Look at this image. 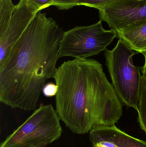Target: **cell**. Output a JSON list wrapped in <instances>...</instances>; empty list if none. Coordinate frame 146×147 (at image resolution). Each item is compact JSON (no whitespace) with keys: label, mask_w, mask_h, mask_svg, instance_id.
<instances>
[{"label":"cell","mask_w":146,"mask_h":147,"mask_svg":"<svg viewBox=\"0 0 146 147\" xmlns=\"http://www.w3.org/2000/svg\"><path fill=\"white\" fill-rule=\"evenodd\" d=\"M138 1H144V0H138Z\"/></svg>","instance_id":"ac0fdd59"},{"label":"cell","mask_w":146,"mask_h":147,"mask_svg":"<svg viewBox=\"0 0 146 147\" xmlns=\"http://www.w3.org/2000/svg\"><path fill=\"white\" fill-rule=\"evenodd\" d=\"M117 37L137 53L146 51V20L116 31Z\"/></svg>","instance_id":"9c48e42d"},{"label":"cell","mask_w":146,"mask_h":147,"mask_svg":"<svg viewBox=\"0 0 146 147\" xmlns=\"http://www.w3.org/2000/svg\"><path fill=\"white\" fill-rule=\"evenodd\" d=\"M60 120L51 105L41 104L0 147H46L61 137Z\"/></svg>","instance_id":"3957f363"},{"label":"cell","mask_w":146,"mask_h":147,"mask_svg":"<svg viewBox=\"0 0 146 147\" xmlns=\"http://www.w3.org/2000/svg\"><path fill=\"white\" fill-rule=\"evenodd\" d=\"M121 1V0H78L76 6L83 5L100 10Z\"/></svg>","instance_id":"7c38bea8"},{"label":"cell","mask_w":146,"mask_h":147,"mask_svg":"<svg viewBox=\"0 0 146 147\" xmlns=\"http://www.w3.org/2000/svg\"><path fill=\"white\" fill-rule=\"evenodd\" d=\"M100 20L116 31L146 20V0H121L99 10Z\"/></svg>","instance_id":"52a82bcc"},{"label":"cell","mask_w":146,"mask_h":147,"mask_svg":"<svg viewBox=\"0 0 146 147\" xmlns=\"http://www.w3.org/2000/svg\"><path fill=\"white\" fill-rule=\"evenodd\" d=\"M117 37L114 29L105 30L102 21L89 26H76L64 32L59 47V58L85 59L97 55Z\"/></svg>","instance_id":"5b68a950"},{"label":"cell","mask_w":146,"mask_h":147,"mask_svg":"<svg viewBox=\"0 0 146 147\" xmlns=\"http://www.w3.org/2000/svg\"><path fill=\"white\" fill-rule=\"evenodd\" d=\"M57 90V85L53 83H49L44 86L43 89V92L45 96L51 97L55 96Z\"/></svg>","instance_id":"9a60e30c"},{"label":"cell","mask_w":146,"mask_h":147,"mask_svg":"<svg viewBox=\"0 0 146 147\" xmlns=\"http://www.w3.org/2000/svg\"><path fill=\"white\" fill-rule=\"evenodd\" d=\"M136 53L121 40L112 50L105 51L106 65L112 85L123 103L138 109L141 75L139 69L134 65Z\"/></svg>","instance_id":"277c9868"},{"label":"cell","mask_w":146,"mask_h":147,"mask_svg":"<svg viewBox=\"0 0 146 147\" xmlns=\"http://www.w3.org/2000/svg\"><path fill=\"white\" fill-rule=\"evenodd\" d=\"M93 147H97V146H95V145H93Z\"/></svg>","instance_id":"e0dca14e"},{"label":"cell","mask_w":146,"mask_h":147,"mask_svg":"<svg viewBox=\"0 0 146 147\" xmlns=\"http://www.w3.org/2000/svg\"><path fill=\"white\" fill-rule=\"evenodd\" d=\"M64 32L39 12L13 47L0 69V102L12 108L35 110L47 80L57 68Z\"/></svg>","instance_id":"6da1fadb"},{"label":"cell","mask_w":146,"mask_h":147,"mask_svg":"<svg viewBox=\"0 0 146 147\" xmlns=\"http://www.w3.org/2000/svg\"><path fill=\"white\" fill-rule=\"evenodd\" d=\"M138 120L146 134V77L141 75L138 109Z\"/></svg>","instance_id":"30bf717a"},{"label":"cell","mask_w":146,"mask_h":147,"mask_svg":"<svg viewBox=\"0 0 146 147\" xmlns=\"http://www.w3.org/2000/svg\"><path fill=\"white\" fill-rule=\"evenodd\" d=\"M54 1L55 0H27L29 7L38 12L52 6Z\"/></svg>","instance_id":"4fadbf2b"},{"label":"cell","mask_w":146,"mask_h":147,"mask_svg":"<svg viewBox=\"0 0 146 147\" xmlns=\"http://www.w3.org/2000/svg\"><path fill=\"white\" fill-rule=\"evenodd\" d=\"M38 13L31 9L27 0H20L7 27L0 32V69L7 60L12 48Z\"/></svg>","instance_id":"8992f818"},{"label":"cell","mask_w":146,"mask_h":147,"mask_svg":"<svg viewBox=\"0 0 146 147\" xmlns=\"http://www.w3.org/2000/svg\"><path fill=\"white\" fill-rule=\"evenodd\" d=\"M16 6L12 0H0V32H3L7 27Z\"/></svg>","instance_id":"8fae6325"},{"label":"cell","mask_w":146,"mask_h":147,"mask_svg":"<svg viewBox=\"0 0 146 147\" xmlns=\"http://www.w3.org/2000/svg\"><path fill=\"white\" fill-rule=\"evenodd\" d=\"M54 78L57 87L56 111L74 134H85L98 126H114L122 115L121 102L97 60L64 62Z\"/></svg>","instance_id":"7a4b0ae2"},{"label":"cell","mask_w":146,"mask_h":147,"mask_svg":"<svg viewBox=\"0 0 146 147\" xmlns=\"http://www.w3.org/2000/svg\"><path fill=\"white\" fill-rule=\"evenodd\" d=\"M141 53L144 55L145 57V65L142 68V72L143 73V75L146 77V51L142 52Z\"/></svg>","instance_id":"2e32d148"},{"label":"cell","mask_w":146,"mask_h":147,"mask_svg":"<svg viewBox=\"0 0 146 147\" xmlns=\"http://www.w3.org/2000/svg\"><path fill=\"white\" fill-rule=\"evenodd\" d=\"M90 140L93 144L100 142H111L118 147H146V142L124 133L115 125L98 126L90 131Z\"/></svg>","instance_id":"ba28073f"},{"label":"cell","mask_w":146,"mask_h":147,"mask_svg":"<svg viewBox=\"0 0 146 147\" xmlns=\"http://www.w3.org/2000/svg\"><path fill=\"white\" fill-rule=\"evenodd\" d=\"M78 0H55L52 6L60 10H68L76 6Z\"/></svg>","instance_id":"5bb4252c"}]
</instances>
